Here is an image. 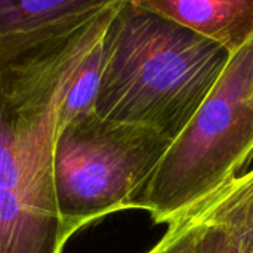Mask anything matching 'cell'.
Returning a JSON list of instances; mask_svg holds the SVG:
<instances>
[{
	"instance_id": "cell-1",
	"label": "cell",
	"mask_w": 253,
	"mask_h": 253,
	"mask_svg": "<svg viewBox=\"0 0 253 253\" xmlns=\"http://www.w3.org/2000/svg\"><path fill=\"white\" fill-rule=\"evenodd\" d=\"M117 6L0 37V253H61L53 190L59 104Z\"/></svg>"
},
{
	"instance_id": "cell-2",
	"label": "cell",
	"mask_w": 253,
	"mask_h": 253,
	"mask_svg": "<svg viewBox=\"0 0 253 253\" xmlns=\"http://www.w3.org/2000/svg\"><path fill=\"white\" fill-rule=\"evenodd\" d=\"M230 52L132 0L114 10L101 39L93 113L175 139L222 74Z\"/></svg>"
},
{
	"instance_id": "cell-3",
	"label": "cell",
	"mask_w": 253,
	"mask_h": 253,
	"mask_svg": "<svg viewBox=\"0 0 253 253\" xmlns=\"http://www.w3.org/2000/svg\"><path fill=\"white\" fill-rule=\"evenodd\" d=\"M253 157V36L234 53L182 132L132 197L170 225L245 170Z\"/></svg>"
},
{
	"instance_id": "cell-4",
	"label": "cell",
	"mask_w": 253,
	"mask_h": 253,
	"mask_svg": "<svg viewBox=\"0 0 253 253\" xmlns=\"http://www.w3.org/2000/svg\"><path fill=\"white\" fill-rule=\"evenodd\" d=\"M170 144L151 127L104 120L93 111L58 127L53 190L65 239L129 209Z\"/></svg>"
},
{
	"instance_id": "cell-5",
	"label": "cell",
	"mask_w": 253,
	"mask_h": 253,
	"mask_svg": "<svg viewBox=\"0 0 253 253\" xmlns=\"http://www.w3.org/2000/svg\"><path fill=\"white\" fill-rule=\"evenodd\" d=\"M178 25L239 50L253 36V0H132Z\"/></svg>"
},
{
	"instance_id": "cell-6",
	"label": "cell",
	"mask_w": 253,
	"mask_h": 253,
	"mask_svg": "<svg viewBox=\"0 0 253 253\" xmlns=\"http://www.w3.org/2000/svg\"><path fill=\"white\" fill-rule=\"evenodd\" d=\"M199 225L225 231L245 253L253 252V170L230 181L188 213Z\"/></svg>"
},
{
	"instance_id": "cell-7",
	"label": "cell",
	"mask_w": 253,
	"mask_h": 253,
	"mask_svg": "<svg viewBox=\"0 0 253 253\" xmlns=\"http://www.w3.org/2000/svg\"><path fill=\"white\" fill-rule=\"evenodd\" d=\"M125 0H0V37L119 6Z\"/></svg>"
},
{
	"instance_id": "cell-8",
	"label": "cell",
	"mask_w": 253,
	"mask_h": 253,
	"mask_svg": "<svg viewBox=\"0 0 253 253\" xmlns=\"http://www.w3.org/2000/svg\"><path fill=\"white\" fill-rule=\"evenodd\" d=\"M101 39L87 50L67 83L59 104L58 127L93 111L101 77Z\"/></svg>"
},
{
	"instance_id": "cell-9",
	"label": "cell",
	"mask_w": 253,
	"mask_h": 253,
	"mask_svg": "<svg viewBox=\"0 0 253 253\" xmlns=\"http://www.w3.org/2000/svg\"><path fill=\"white\" fill-rule=\"evenodd\" d=\"M197 228V222L187 215L182 219L168 225L166 234L147 253H193Z\"/></svg>"
},
{
	"instance_id": "cell-10",
	"label": "cell",
	"mask_w": 253,
	"mask_h": 253,
	"mask_svg": "<svg viewBox=\"0 0 253 253\" xmlns=\"http://www.w3.org/2000/svg\"><path fill=\"white\" fill-rule=\"evenodd\" d=\"M199 225V224H197ZM193 253H245L242 248L222 230L199 225ZM253 253V252H252Z\"/></svg>"
}]
</instances>
